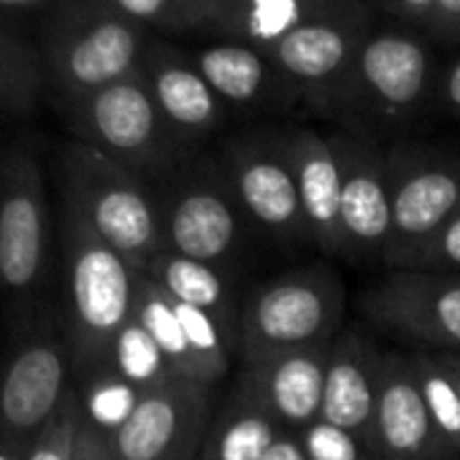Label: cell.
<instances>
[{
  "label": "cell",
  "instance_id": "60d3db41",
  "mask_svg": "<svg viewBox=\"0 0 460 460\" xmlns=\"http://www.w3.org/2000/svg\"><path fill=\"white\" fill-rule=\"evenodd\" d=\"M184 460H200V452H195V455H190V457H184Z\"/></svg>",
  "mask_w": 460,
  "mask_h": 460
},
{
  "label": "cell",
  "instance_id": "2e32d148",
  "mask_svg": "<svg viewBox=\"0 0 460 460\" xmlns=\"http://www.w3.org/2000/svg\"><path fill=\"white\" fill-rule=\"evenodd\" d=\"M68 358L60 341L39 336L28 341L0 374V430L9 447L28 452L63 406Z\"/></svg>",
  "mask_w": 460,
  "mask_h": 460
},
{
  "label": "cell",
  "instance_id": "7a4b0ae2",
  "mask_svg": "<svg viewBox=\"0 0 460 460\" xmlns=\"http://www.w3.org/2000/svg\"><path fill=\"white\" fill-rule=\"evenodd\" d=\"M441 66L433 41L411 28H374L355 63L352 119L347 130L401 136L433 111Z\"/></svg>",
  "mask_w": 460,
  "mask_h": 460
},
{
  "label": "cell",
  "instance_id": "d6a6232c",
  "mask_svg": "<svg viewBox=\"0 0 460 460\" xmlns=\"http://www.w3.org/2000/svg\"><path fill=\"white\" fill-rule=\"evenodd\" d=\"M82 398L76 393H68L52 422L25 452V460H74V444L82 425Z\"/></svg>",
  "mask_w": 460,
  "mask_h": 460
},
{
  "label": "cell",
  "instance_id": "5b68a950",
  "mask_svg": "<svg viewBox=\"0 0 460 460\" xmlns=\"http://www.w3.org/2000/svg\"><path fill=\"white\" fill-rule=\"evenodd\" d=\"M168 252L230 271L247 247L250 219L214 152H198L155 184Z\"/></svg>",
  "mask_w": 460,
  "mask_h": 460
},
{
  "label": "cell",
  "instance_id": "9a60e30c",
  "mask_svg": "<svg viewBox=\"0 0 460 460\" xmlns=\"http://www.w3.org/2000/svg\"><path fill=\"white\" fill-rule=\"evenodd\" d=\"M141 79L168 125L190 146L203 149L211 138L227 130L234 114L206 82L190 49L152 36L141 60Z\"/></svg>",
  "mask_w": 460,
  "mask_h": 460
},
{
  "label": "cell",
  "instance_id": "484cf974",
  "mask_svg": "<svg viewBox=\"0 0 460 460\" xmlns=\"http://www.w3.org/2000/svg\"><path fill=\"white\" fill-rule=\"evenodd\" d=\"M152 36L211 39L214 0H106Z\"/></svg>",
  "mask_w": 460,
  "mask_h": 460
},
{
  "label": "cell",
  "instance_id": "f1b7e54d",
  "mask_svg": "<svg viewBox=\"0 0 460 460\" xmlns=\"http://www.w3.org/2000/svg\"><path fill=\"white\" fill-rule=\"evenodd\" d=\"M141 390H136L133 385H128L122 376L103 371L101 376H95L90 382V390L82 398V411L87 417V422H93L98 430H103L106 436L114 433L136 409Z\"/></svg>",
  "mask_w": 460,
  "mask_h": 460
},
{
  "label": "cell",
  "instance_id": "e0dca14e",
  "mask_svg": "<svg viewBox=\"0 0 460 460\" xmlns=\"http://www.w3.org/2000/svg\"><path fill=\"white\" fill-rule=\"evenodd\" d=\"M195 66L230 114L277 117L304 109L293 82L258 47L234 39H206L190 49Z\"/></svg>",
  "mask_w": 460,
  "mask_h": 460
},
{
  "label": "cell",
  "instance_id": "1f68e13d",
  "mask_svg": "<svg viewBox=\"0 0 460 460\" xmlns=\"http://www.w3.org/2000/svg\"><path fill=\"white\" fill-rule=\"evenodd\" d=\"M390 269L460 274V211L449 217L420 247H414L401 261H395Z\"/></svg>",
  "mask_w": 460,
  "mask_h": 460
},
{
  "label": "cell",
  "instance_id": "4fadbf2b",
  "mask_svg": "<svg viewBox=\"0 0 460 460\" xmlns=\"http://www.w3.org/2000/svg\"><path fill=\"white\" fill-rule=\"evenodd\" d=\"M341 171V242L344 258L379 261L393 242V198L385 146L366 133H331Z\"/></svg>",
  "mask_w": 460,
  "mask_h": 460
},
{
  "label": "cell",
  "instance_id": "ffe728a7",
  "mask_svg": "<svg viewBox=\"0 0 460 460\" xmlns=\"http://www.w3.org/2000/svg\"><path fill=\"white\" fill-rule=\"evenodd\" d=\"M309 242L328 255L344 258L341 242V171L331 136L306 125L285 128Z\"/></svg>",
  "mask_w": 460,
  "mask_h": 460
},
{
  "label": "cell",
  "instance_id": "603a6c76",
  "mask_svg": "<svg viewBox=\"0 0 460 460\" xmlns=\"http://www.w3.org/2000/svg\"><path fill=\"white\" fill-rule=\"evenodd\" d=\"M144 274L165 296H171L176 304H187L192 309H200V312L211 314L239 347L242 306L236 301V290H234V282H230L227 271L163 250L146 266Z\"/></svg>",
  "mask_w": 460,
  "mask_h": 460
},
{
  "label": "cell",
  "instance_id": "d590c367",
  "mask_svg": "<svg viewBox=\"0 0 460 460\" xmlns=\"http://www.w3.org/2000/svg\"><path fill=\"white\" fill-rule=\"evenodd\" d=\"M428 39L436 44H460V0H438Z\"/></svg>",
  "mask_w": 460,
  "mask_h": 460
},
{
  "label": "cell",
  "instance_id": "f35d334b",
  "mask_svg": "<svg viewBox=\"0 0 460 460\" xmlns=\"http://www.w3.org/2000/svg\"><path fill=\"white\" fill-rule=\"evenodd\" d=\"M436 360L441 363V368L449 374V379L460 393V352H436Z\"/></svg>",
  "mask_w": 460,
  "mask_h": 460
},
{
  "label": "cell",
  "instance_id": "52a82bcc",
  "mask_svg": "<svg viewBox=\"0 0 460 460\" xmlns=\"http://www.w3.org/2000/svg\"><path fill=\"white\" fill-rule=\"evenodd\" d=\"M344 282L331 266H304L261 285L242 306V363L328 347L341 333Z\"/></svg>",
  "mask_w": 460,
  "mask_h": 460
},
{
  "label": "cell",
  "instance_id": "5bb4252c",
  "mask_svg": "<svg viewBox=\"0 0 460 460\" xmlns=\"http://www.w3.org/2000/svg\"><path fill=\"white\" fill-rule=\"evenodd\" d=\"M49 211L39 163L12 152L0 171V285L31 290L47 263Z\"/></svg>",
  "mask_w": 460,
  "mask_h": 460
},
{
  "label": "cell",
  "instance_id": "4316f807",
  "mask_svg": "<svg viewBox=\"0 0 460 460\" xmlns=\"http://www.w3.org/2000/svg\"><path fill=\"white\" fill-rule=\"evenodd\" d=\"M409 355H411V366L420 382L422 401L430 411V420L436 422L438 433L452 447V452L460 457V393L455 382L449 379V374L436 360L433 349H414Z\"/></svg>",
  "mask_w": 460,
  "mask_h": 460
},
{
  "label": "cell",
  "instance_id": "4dcf8cb0",
  "mask_svg": "<svg viewBox=\"0 0 460 460\" xmlns=\"http://www.w3.org/2000/svg\"><path fill=\"white\" fill-rule=\"evenodd\" d=\"M296 436L309 460H379L371 438L328 420H314Z\"/></svg>",
  "mask_w": 460,
  "mask_h": 460
},
{
  "label": "cell",
  "instance_id": "30bf717a",
  "mask_svg": "<svg viewBox=\"0 0 460 460\" xmlns=\"http://www.w3.org/2000/svg\"><path fill=\"white\" fill-rule=\"evenodd\" d=\"M393 198V242L382 258L390 269L460 211V152L398 138L385 146Z\"/></svg>",
  "mask_w": 460,
  "mask_h": 460
},
{
  "label": "cell",
  "instance_id": "d6986e66",
  "mask_svg": "<svg viewBox=\"0 0 460 460\" xmlns=\"http://www.w3.org/2000/svg\"><path fill=\"white\" fill-rule=\"evenodd\" d=\"M328 352L331 344L250 360L242 363L239 382L277 417L285 430L301 433L306 425L320 420Z\"/></svg>",
  "mask_w": 460,
  "mask_h": 460
},
{
  "label": "cell",
  "instance_id": "e575fe53",
  "mask_svg": "<svg viewBox=\"0 0 460 460\" xmlns=\"http://www.w3.org/2000/svg\"><path fill=\"white\" fill-rule=\"evenodd\" d=\"M433 111L449 119H460V55H455L449 63L441 66Z\"/></svg>",
  "mask_w": 460,
  "mask_h": 460
},
{
  "label": "cell",
  "instance_id": "836d02e7",
  "mask_svg": "<svg viewBox=\"0 0 460 460\" xmlns=\"http://www.w3.org/2000/svg\"><path fill=\"white\" fill-rule=\"evenodd\" d=\"M438 0H374V6L401 28H411L428 36Z\"/></svg>",
  "mask_w": 460,
  "mask_h": 460
},
{
  "label": "cell",
  "instance_id": "ab89813d",
  "mask_svg": "<svg viewBox=\"0 0 460 460\" xmlns=\"http://www.w3.org/2000/svg\"><path fill=\"white\" fill-rule=\"evenodd\" d=\"M39 4H44V0H0V9H31Z\"/></svg>",
  "mask_w": 460,
  "mask_h": 460
},
{
  "label": "cell",
  "instance_id": "8fae6325",
  "mask_svg": "<svg viewBox=\"0 0 460 460\" xmlns=\"http://www.w3.org/2000/svg\"><path fill=\"white\" fill-rule=\"evenodd\" d=\"M379 328L433 352H460V274L390 269L360 296Z\"/></svg>",
  "mask_w": 460,
  "mask_h": 460
},
{
  "label": "cell",
  "instance_id": "cb8c5ba5",
  "mask_svg": "<svg viewBox=\"0 0 460 460\" xmlns=\"http://www.w3.org/2000/svg\"><path fill=\"white\" fill-rule=\"evenodd\" d=\"M285 433L290 430H285L242 382H236L234 393L206 428L200 460H261Z\"/></svg>",
  "mask_w": 460,
  "mask_h": 460
},
{
  "label": "cell",
  "instance_id": "74e56055",
  "mask_svg": "<svg viewBox=\"0 0 460 460\" xmlns=\"http://www.w3.org/2000/svg\"><path fill=\"white\" fill-rule=\"evenodd\" d=\"M261 460H309V457L301 447V438L296 433H285Z\"/></svg>",
  "mask_w": 460,
  "mask_h": 460
},
{
  "label": "cell",
  "instance_id": "ba28073f",
  "mask_svg": "<svg viewBox=\"0 0 460 460\" xmlns=\"http://www.w3.org/2000/svg\"><path fill=\"white\" fill-rule=\"evenodd\" d=\"M374 14L366 0H349L341 9L279 39L266 55L298 90L304 109L349 128L355 63Z\"/></svg>",
  "mask_w": 460,
  "mask_h": 460
},
{
  "label": "cell",
  "instance_id": "9c48e42d",
  "mask_svg": "<svg viewBox=\"0 0 460 460\" xmlns=\"http://www.w3.org/2000/svg\"><path fill=\"white\" fill-rule=\"evenodd\" d=\"M247 219L279 244L309 242L285 128H247L214 149Z\"/></svg>",
  "mask_w": 460,
  "mask_h": 460
},
{
  "label": "cell",
  "instance_id": "6da1fadb",
  "mask_svg": "<svg viewBox=\"0 0 460 460\" xmlns=\"http://www.w3.org/2000/svg\"><path fill=\"white\" fill-rule=\"evenodd\" d=\"M60 179L63 203L136 271L144 274L165 250L155 184L84 141H74L63 149Z\"/></svg>",
  "mask_w": 460,
  "mask_h": 460
},
{
  "label": "cell",
  "instance_id": "3957f363",
  "mask_svg": "<svg viewBox=\"0 0 460 460\" xmlns=\"http://www.w3.org/2000/svg\"><path fill=\"white\" fill-rule=\"evenodd\" d=\"M152 33L106 0H63L47 25L44 71L71 106L141 71Z\"/></svg>",
  "mask_w": 460,
  "mask_h": 460
},
{
  "label": "cell",
  "instance_id": "ac0fdd59",
  "mask_svg": "<svg viewBox=\"0 0 460 460\" xmlns=\"http://www.w3.org/2000/svg\"><path fill=\"white\" fill-rule=\"evenodd\" d=\"M374 447L379 460H460L430 420L411 355L385 352Z\"/></svg>",
  "mask_w": 460,
  "mask_h": 460
},
{
  "label": "cell",
  "instance_id": "7402d4cb",
  "mask_svg": "<svg viewBox=\"0 0 460 460\" xmlns=\"http://www.w3.org/2000/svg\"><path fill=\"white\" fill-rule=\"evenodd\" d=\"M344 4L349 0H214L211 39H234L266 52Z\"/></svg>",
  "mask_w": 460,
  "mask_h": 460
},
{
  "label": "cell",
  "instance_id": "f546056e",
  "mask_svg": "<svg viewBox=\"0 0 460 460\" xmlns=\"http://www.w3.org/2000/svg\"><path fill=\"white\" fill-rule=\"evenodd\" d=\"M39 60L14 36L0 31V103L9 109H22L31 103L39 87Z\"/></svg>",
  "mask_w": 460,
  "mask_h": 460
},
{
  "label": "cell",
  "instance_id": "44dd1931",
  "mask_svg": "<svg viewBox=\"0 0 460 460\" xmlns=\"http://www.w3.org/2000/svg\"><path fill=\"white\" fill-rule=\"evenodd\" d=\"M385 352L360 331H341L328 352L320 420L374 441V414Z\"/></svg>",
  "mask_w": 460,
  "mask_h": 460
},
{
  "label": "cell",
  "instance_id": "277c9868",
  "mask_svg": "<svg viewBox=\"0 0 460 460\" xmlns=\"http://www.w3.org/2000/svg\"><path fill=\"white\" fill-rule=\"evenodd\" d=\"M63 242L74 352L84 366L103 374L114 339L133 320L141 271L68 206H63Z\"/></svg>",
  "mask_w": 460,
  "mask_h": 460
},
{
  "label": "cell",
  "instance_id": "d4e9b609",
  "mask_svg": "<svg viewBox=\"0 0 460 460\" xmlns=\"http://www.w3.org/2000/svg\"><path fill=\"white\" fill-rule=\"evenodd\" d=\"M133 317L149 333V339L157 344V349L163 352V358H165L173 376L203 385L200 363H198V358H195V352H192V347L187 341V333H184V325L179 320L173 298L165 296L146 274L138 277V293H136Z\"/></svg>",
  "mask_w": 460,
  "mask_h": 460
},
{
  "label": "cell",
  "instance_id": "8d00e7d4",
  "mask_svg": "<svg viewBox=\"0 0 460 460\" xmlns=\"http://www.w3.org/2000/svg\"><path fill=\"white\" fill-rule=\"evenodd\" d=\"M74 460H114L109 436L98 430L93 422H87L84 414H82V425L76 433V444H74Z\"/></svg>",
  "mask_w": 460,
  "mask_h": 460
},
{
  "label": "cell",
  "instance_id": "7c38bea8",
  "mask_svg": "<svg viewBox=\"0 0 460 460\" xmlns=\"http://www.w3.org/2000/svg\"><path fill=\"white\" fill-rule=\"evenodd\" d=\"M211 422V387L171 376L138 395L130 417L109 433L114 460H184L200 452Z\"/></svg>",
  "mask_w": 460,
  "mask_h": 460
},
{
  "label": "cell",
  "instance_id": "8992f818",
  "mask_svg": "<svg viewBox=\"0 0 460 460\" xmlns=\"http://www.w3.org/2000/svg\"><path fill=\"white\" fill-rule=\"evenodd\" d=\"M79 141L95 146L149 184L163 181L203 149L190 146L157 109L141 71L71 106Z\"/></svg>",
  "mask_w": 460,
  "mask_h": 460
},
{
  "label": "cell",
  "instance_id": "83f0119b",
  "mask_svg": "<svg viewBox=\"0 0 460 460\" xmlns=\"http://www.w3.org/2000/svg\"><path fill=\"white\" fill-rule=\"evenodd\" d=\"M109 368H111V374L122 376L128 385H133L141 393L149 387H157L173 376L163 352L149 339V333L136 323V317L114 339Z\"/></svg>",
  "mask_w": 460,
  "mask_h": 460
}]
</instances>
